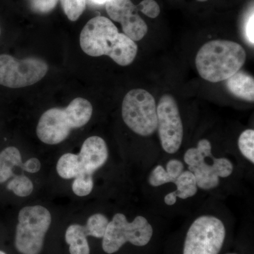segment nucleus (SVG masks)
Masks as SVG:
<instances>
[{
    "instance_id": "obj_1",
    "label": "nucleus",
    "mask_w": 254,
    "mask_h": 254,
    "mask_svg": "<svg viewBox=\"0 0 254 254\" xmlns=\"http://www.w3.org/2000/svg\"><path fill=\"white\" fill-rule=\"evenodd\" d=\"M80 46L91 57L107 55L120 66H128L136 58L138 46L124 33H119L113 21L95 16L85 25L80 34Z\"/></svg>"
},
{
    "instance_id": "obj_2",
    "label": "nucleus",
    "mask_w": 254,
    "mask_h": 254,
    "mask_svg": "<svg viewBox=\"0 0 254 254\" xmlns=\"http://www.w3.org/2000/svg\"><path fill=\"white\" fill-rule=\"evenodd\" d=\"M247 54L243 47L230 41L215 40L200 48L195 66L203 79L212 82L226 81L245 64Z\"/></svg>"
},
{
    "instance_id": "obj_3",
    "label": "nucleus",
    "mask_w": 254,
    "mask_h": 254,
    "mask_svg": "<svg viewBox=\"0 0 254 254\" xmlns=\"http://www.w3.org/2000/svg\"><path fill=\"white\" fill-rule=\"evenodd\" d=\"M93 107L84 98H75L64 109L52 108L43 114L36 128L43 143L56 145L68 138L73 128H81L90 121Z\"/></svg>"
},
{
    "instance_id": "obj_4",
    "label": "nucleus",
    "mask_w": 254,
    "mask_h": 254,
    "mask_svg": "<svg viewBox=\"0 0 254 254\" xmlns=\"http://www.w3.org/2000/svg\"><path fill=\"white\" fill-rule=\"evenodd\" d=\"M52 217L41 205L24 207L20 210L16 226L15 247L21 254H40Z\"/></svg>"
},
{
    "instance_id": "obj_5",
    "label": "nucleus",
    "mask_w": 254,
    "mask_h": 254,
    "mask_svg": "<svg viewBox=\"0 0 254 254\" xmlns=\"http://www.w3.org/2000/svg\"><path fill=\"white\" fill-rule=\"evenodd\" d=\"M212 146L210 141L202 139L198 141L196 148H191L185 153L184 160L188 165L189 170L194 175L197 187L209 190L219 185V178H225L231 175L233 165L228 159L215 158L213 164L208 165L205 158L211 156Z\"/></svg>"
},
{
    "instance_id": "obj_6",
    "label": "nucleus",
    "mask_w": 254,
    "mask_h": 254,
    "mask_svg": "<svg viewBox=\"0 0 254 254\" xmlns=\"http://www.w3.org/2000/svg\"><path fill=\"white\" fill-rule=\"evenodd\" d=\"M153 234V227L144 217L138 215L128 222L124 214L117 213L108 224L102 247L108 254L118 252L127 242L144 247L149 243Z\"/></svg>"
},
{
    "instance_id": "obj_7",
    "label": "nucleus",
    "mask_w": 254,
    "mask_h": 254,
    "mask_svg": "<svg viewBox=\"0 0 254 254\" xmlns=\"http://www.w3.org/2000/svg\"><path fill=\"white\" fill-rule=\"evenodd\" d=\"M122 115L127 126L140 136H150L158 127L155 100L144 89H133L127 93L123 100Z\"/></svg>"
},
{
    "instance_id": "obj_8",
    "label": "nucleus",
    "mask_w": 254,
    "mask_h": 254,
    "mask_svg": "<svg viewBox=\"0 0 254 254\" xmlns=\"http://www.w3.org/2000/svg\"><path fill=\"white\" fill-rule=\"evenodd\" d=\"M220 219L203 215L194 220L187 232L183 254H218L225 238Z\"/></svg>"
},
{
    "instance_id": "obj_9",
    "label": "nucleus",
    "mask_w": 254,
    "mask_h": 254,
    "mask_svg": "<svg viewBox=\"0 0 254 254\" xmlns=\"http://www.w3.org/2000/svg\"><path fill=\"white\" fill-rule=\"evenodd\" d=\"M48 71V64L36 58L17 60L0 55V85L10 88L32 86L41 81Z\"/></svg>"
},
{
    "instance_id": "obj_10",
    "label": "nucleus",
    "mask_w": 254,
    "mask_h": 254,
    "mask_svg": "<svg viewBox=\"0 0 254 254\" xmlns=\"http://www.w3.org/2000/svg\"><path fill=\"white\" fill-rule=\"evenodd\" d=\"M159 138L164 150L173 154L178 151L183 140L184 128L178 105L173 95L165 94L157 107Z\"/></svg>"
},
{
    "instance_id": "obj_11",
    "label": "nucleus",
    "mask_w": 254,
    "mask_h": 254,
    "mask_svg": "<svg viewBox=\"0 0 254 254\" xmlns=\"http://www.w3.org/2000/svg\"><path fill=\"white\" fill-rule=\"evenodd\" d=\"M105 8L110 18L121 23L124 34L132 41H141L144 38L148 26L131 0H109L105 3Z\"/></svg>"
},
{
    "instance_id": "obj_12",
    "label": "nucleus",
    "mask_w": 254,
    "mask_h": 254,
    "mask_svg": "<svg viewBox=\"0 0 254 254\" xmlns=\"http://www.w3.org/2000/svg\"><path fill=\"white\" fill-rule=\"evenodd\" d=\"M108 158V146L104 140L99 136L89 137L83 142L77 155L81 174L93 175L105 165Z\"/></svg>"
},
{
    "instance_id": "obj_13",
    "label": "nucleus",
    "mask_w": 254,
    "mask_h": 254,
    "mask_svg": "<svg viewBox=\"0 0 254 254\" xmlns=\"http://www.w3.org/2000/svg\"><path fill=\"white\" fill-rule=\"evenodd\" d=\"M226 87L231 94L240 99L254 102V79L253 76L243 71H237L226 80Z\"/></svg>"
},
{
    "instance_id": "obj_14",
    "label": "nucleus",
    "mask_w": 254,
    "mask_h": 254,
    "mask_svg": "<svg viewBox=\"0 0 254 254\" xmlns=\"http://www.w3.org/2000/svg\"><path fill=\"white\" fill-rule=\"evenodd\" d=\"M88 235L84 225L73 224L68 227L65 233V241L69 246L71 254H90Z\"/></svg>"
},
{
    "instance_id": "obj_15",
    "label": "nucleus",
    "mask_w": 254,
    "mask_h": 254,
    "mask_svg": "<svg viewBox=\"0 0 254 254\" xmlns=\"http://www.w3.org/2000/svg\"><path fill=\"white\" fill-rule=\"evenodd\" d=\"M17 167L23 168L21 153L16 147H7L0 153V184L16 175L14 170Z\"/></svg>"
},
{
    "instance_id": "obj_16",
    "label": "nucleus",
    "mask_w": 254,
    "mask_h": 254,
    "mask_svg": "<svg viewBox=\"0 0 254 254\" xmlns=\"http://www.w3.org/2000/svg\"><path fill=\"white\" fill-rule=\"evenodd\" d=\"M177 190L173 193L177 198L187 199L193 196L197 193L198 187L196 185L194 175L190 172L184 171L180 177L175 180Z\"/></svg>"
},
{
    "instance_id": "obj_17",
    "label": "nucleus",
    "mask_w": 254,
    "mask_h": 254,
    "mask_svg": "<svg viewBox=\"0 0 254 254\" xmlns=\"http://www.w3.org/2000/svg\"><path fill=\"white\" fill-rule=\"evenodd\" d=\"M57 172L62 178L65 180L75 178L81 174L78 165L77 155L65 153L60 157L57 164Z\"/></svg>"
},
{
    "instance_id": "obj_18",
    "label": "nucleus",
    "mask_w": 254,
    "mask_h": 254,
    "mask_svg": "<svg viewBox=\"0 0 254 254\" xmlns=\"http://www.w3.org/2000/svg\"><path fill=\"white\" fill-rule=\"evenodd\" d=\"M108 224L109 220L104 215L97 213L89 217L85 227L89 236L100 239L104 237Z\"/></svg>"
},
{
    "instance_id": "obj_19",
    "label": "nucleus",
    "mask_w": 254,
    "mask_h": 254,
    "mask_svg": "<svg viewBox=\"0 0 254 254\" xmlns=\"http://www.w3.org/2000/svg\"><path fill=\"white\" fill-rule=\"evenodd\" d=\"M8 190L14 192L19 197H26L31 194L33 185L31 180L25 175H15L6 187Z\"/></svg>"
},
{
    "instance_id": "obj_20",
    "label": "nucleus",
    "mask_w": 254,
    "mask_h": 254,
    "mask_svg": "<svg viewBox=\"0 0 254 254\" xmlns=\"http://www.w3.org/2000/svg\"><path fill=\"white\" fill-rule=\"evenodd\" d=\"M64 12L71 21H77L86 9V0H60Z\"/></svg>"
},
{
    "instance_id": "obj_21",
    "label": "nucleus",
    "mask_w": 254,
    "mask_h": 254,
    "mask_svg": "<svg viewBox=\"0 0 254 254\" xmlns=\"http://www.w3.org/2000/svg\"><path fill=\"white\" fill-rule=\"evenodd\" d=\"M239 148L241 153L254 163V131L247 129L241 133L238 141Z\"/></svg>"
},
{
    "instance_id": "obj_22",
    "label": "nucleus",
    "mask_w": 254,
    "mask_h": 254,
    "mask_svg": "<svg viewBox=\"0 0 254 254\" xmlns=\"http://www.w3.org/2000/svg\"><path fill=\"white\" fill-rule=\"evenodd\" d=\"M93 189V175L81 174L75 177L72 184V190L78 196H86L91 193Z\"/></svg>"
},
{
    "instance_id": "obj_23",
    "label": "nucleus",
    "mask_w": 254,
    "mask_h": 254,
    "mask_svg": "<svg viewBox=\"0 0 254 254\" xmlns=\"http://www.w3.org/2000/svg\"><path fill=\"white\" fill-rule=\"evenodd\" d=\"M168 183H175V180L168 175L163 166L158 165L150 173V185L153 187H160Z\"/></svg>"
},
{
    "instance_id": "obj_24",
    "label": "nucleus",
    "mask_w": 254,
    "mask_h": 254,
    "mask_svg": "<svg viewBox=\"0 0 254 254\" xmlns=\"http://www.w3.org/2000/svg\"><path fill=\"white\" fill-rule=\"evenodd\" d=\"M32 11L37 14H48L54 10L59 0H28Z\"/></svg>"
},
{
    "instance_id": "obj_25",
    "label": "nucleus",
    "mask_w": 254,
    "mask_h": 254,
    "mask_svg": "<svg viewBox=\"0 0 254 254\" xmlns=\"http://www.w3.org/2000/svg\"><path fill=\"white\" fill-rule=\"evenodd\" d=\"M136 8L138 11L151 18H157L160 14V6L155 0H143Z\"/></svg>"
},
{
    "instance_id": "obj_26",
    "label": "nucleus",
    "mask_w": 254,
    "mask_h": 254,
    "mask_svg": "<svg viewBox=\"0 0 254 254\" xmlns=\"http://www.w3.org/2000/svg\"><path fill=\"white\" fill-rule=\"evenodd\" d=\"M184 165L180 160H176V159H173L170 160V161L167 163L166 165V172L168 175H170L174 180H177L179 177L183 173Z\"/></svg>"
},
{
    "instance_id": "obj_27",
    "label": "nucleus",
    "mask_w": 254,
    "mask_h": 254,
    "mask_svg": "<svg viewBox=\"0 0 254 254\" xmlns=\"http://www.w3.org/2000/svg\"><path fill=\"white\" fill-rule=\"evenodd\" d=\"M41 168V163L38 158H32L28 159L23 163L22 169L24 171L29 173H36L40 171Z\"/></svg>"
},
{
    "instance_id": "obj_28",
    "label": "nucleus",
    "mask_w": 254,
    "mask_h": 254,
    "mask_svg": "<svg viewBox=\"0 0 254 254\" xmlns=\"http://www.w3.org/2000/svg\"><path fill=\"white\" fill-rule=\"evenodd\" d=\"M254 11H252V14L250 15L248 18L245 26V34L247 39L250 42V44L254 46Z\"/></svg>"
},
{
    "instance_id": "obj_29",
    "label": "nucleus",
    "mask_w": 254,
    "mask_h": 254,
    "mask_svg": "<svg viewBox=\"0 0 254 254\" xmlns=\"http://www.w3.org/2000/svg\"><path fill=\"white\" fill-rule=\"evenodd\" d=\"M177 197L174 195L173 192L171 193H169L168 194L165 195V202L168 205H173L176 203L177 201Z\"/></svg>"
},
{
    "instance_id": "obj_30",
    "label": "nucleus",
    "mask_w": 254,
    "mask_h": 254,
    "mask_svg": "<svg viewBox=\"0 0 254 254\" xmlns=\"http://www.w3.org/2000/svg\"><path fill=\"white\" fill-rule=\"evenodd\" d=\"M91 1L95 4L102 5L105 4V3L109 0H91Z\"/></svg>"
},
{
    "instance_id": "obj_31",
    "label": "nucleus",
    "mask_w": 254,
    "mask_h": 254,
    "mask_svg": "<svg viewBox=\"0 0 254 254\" xmlns=\"http://www.w3.org/2000/svg\"><path fill=\"white\" fill-rule=\"evenodd\" d=\"M197 1H201V2H203V1H208V0H197Z\"/></svg>"
},
{
    "instance_id": "obj_32",
    "label": "nucleus",
    "mask_w": 254,
    "mask_h": 254,
    "mask_svg": "<svg viewBox=\"0 0 254 254\" xmlns=\"http://www.w3.org/2000/svg\"><path fill=\"white\" fill-rule=\"evenodd\" d=\"M0 254H6L4 253V252H2V251H0Z\"/></svg>"
},
{
    "instance_id": "obj_33",
    "label": "nucleus",
    "mask_w": 254,
    "mask_h": 254,
    "mask_svg": "<svg viewBox=\"0 0 254 254\" xmlns=\"http://www.w3.org/2000/svg\"><path fill=\"white\" fill-rule=\"evenodd\" d=\"M0 34H1V29H0Z\"/></svg>"
},
{
    "instance_id": "obj_34",
    "label": "nucleus",
    "mask_w": 254,
    "mask_h": 254,
    "mask_svg": "<svg viewBox=\"0 0 254 254\" xmlns=\"http://www.w3.org/2000/svg\"></svg>"
}]
</instances>
